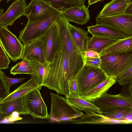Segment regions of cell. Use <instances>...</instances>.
<instances>
[{
  "label": "cell",
  "instance_id": "cell-38",
  "mask_svg": "<svg viewBox=\"0 0 132 132\" xmlns=\"http://www.w3.org/2000/svg\"><path fill=\"white\" fill-rule=\"evenodd\" d=\"M19 114L17 112H14L6 119H8V120L11 121L21 120L22 118L19 116Z\"/></svg>",
  "mask_w": 132,
  "mask_h": 132
},
{
  "label": "cell",
  "instance_id": "cell-24",
  "mask_svg": "<svg viewBox=\"0 0 132 132\" xmlns=\"http://www.w3.org/2000/svg\"><path fill=\"white\" fill-rule=\"evenodd\" d=\"M87 31L92 35H105L119 39L126 38L129 36L121 31L108 26L100 24L88 26Z\"/></svg>",
  "mask_w": 132,
  "mask_h": 132
},
{
  "label": "cell",
  "instance_id": "cell-15",
  "mask_svg": "<svg viewBox=\"0 0 132 132\" xmlns=\"http://www.w3.org/2000/svg\"><path fill=\"white\" fill-rule=\"evenodd\" d=\"M132 4V1L112 0L104 6L97 16H110L127 13Z\"/></svg>",
  "mask_w": 132,
  "mask_h": 132
},
{
  "label": "cell",
  "instance_id": "cell-31",
  "mask_svg": "<svg viewBox=\"0 0 132 132\" xmlns=\"http://www.w3.org/2000/svg\"><path fill=\"white\" fill-rule=\"evenodd\" d=\"M10 60L0 43V69L9 68Z\"/></svg>",
  "mask_w": 132,
  "mask_h": 132
},
{
  "label": "cell",
  "instance_id": "cell-27",
  "mask_svg": "<svg viewBox=\"0 0 132 132\" xmlns=\"http://www.w3.org/2000/svg\"><path fill=\"white\" fill-rule=\"evenodd\" d=\"M32 60L34 61L35 63L36 73L31 75V78L38 86H43V80L48 75L51 63L47 61L44 63H41L35 60Z\"/></svg>",
  "mask_w": 132,
  "mask_h": 132
},
{
  "label": "cell",
  "instance_id": "cell-39",
  "mask_svg": "<svg viewBox=\"0 0 132 132\" xmlns=\"http://www.w3.org/2000/svg\"><path fill=\"white\" fill-rule=\"evenodd\" d=\"M102 0H88V6L87 8H88L89 6L92 5L94 4L99 1H101Z\"/></svg>",
  "mask_w": 132,
  "mask_h": 132
},
{
  "label": "cell",
  "instance_id": "cell-19",
  "mask_svg": "<svg viewBox=\"0 0 132 132\" xmlns=\"http://www.w3.org/2000/svg\"><path fill=\"white\" fill-rule=\"evenodd\" d=\"M132 50V35L119 39L105 48L99 54L104 55L119 54Z\"/></svg>",
  "mask_w": 132,
  "mask_h": 132
},
{
  "label": "cell",
  "instance_id": "cell-17",
  "mask_svg": "<svg viewBox=\"0 0 132 132\" xmlns=\"http://www.w3.org/2000/svg\"><path fill=\"white\" fill-rule=\"evenodd\" d=\"M62 12L69 22H72L79 24H85L90 18L88 8L85 5L63 9Z\"/></svg>",
  "mask_w": 132,
  "mask_h": 132
},
{
  "label": "cell",
  "instance_id": "cell-40",
  "mask_svg": "<svg viewBox=\"0 0 132 132\" xmlns=\"http://www.w3.org/2000/svg\"><path fill=\"white\" fill-rule=\"evenodd\" d=\"M12 0H7V2H8L9 1H12Z\"/></svg>",
  "mask_w": 132,
  "mask_h": 132
},
{
  "label": "cell",
  "instance_id": "cell-4",
  "mask_svg": "<svg viewBox=\"0 0 132 132\" xmlns=\"http://www.w3.org/2000/svg\"><path fill=\"white\" fill-rule=\"evenodd\" d=\"M62 11H57L39 19L28 21L20 31L19 39L24 44L39 38L53 23L57 21Z\"/></svg>",
  "mask_w": 132,
  "mask_h": 132
},
{
  "label": "cell",
  "instance_id": "cell-43",
  "mask_svg": "<svg viewBox=\"0 0 132 132\" xmlns=\"http://www.w3.org/2000/svg\"><path fill=\"white\" fill-rule=\"evenodd\" d=\"M1 101V100L0 99V101Z\"/></svg>",
  "mask_w": 132,
  "mask_h": 132
},
{
  "label": "cell",
  "instance_id": "cell-32",
  "mask_svg": "<svg viewBox=\"0 0 132 132\" xmlns=\"http://www.w3.org/2000/svg\"><path fill=\"white\" fill-rule=\"evenodd\" d=\"M83 59L84 65L100 68L101 62V59L100 57L93 58L83 56Z\"/></svg>",
  "mask_w": 132,
  "mask_h": 132
},
{
  "label": "cell",
  "instance_id": "cell-36",
  "mask_svg": "<svg viewBox=\"0 0 132 132\" xmlns=\"http://www.w3.org/2000/svg\"><path fill=\"white\" fill-rule=\"evenodd\" d=\"M68 82L69 94L75 93L79 94L78 85L75 77L70 79Z\"/></svg>",
  "mask_w": 132,
  "mask_h": 132
},
{
  "label": "cell",
  "instance_id": "cell-29",
  "mask_svg": "<svg viewBox=\"0 0 132 132\" xmlns=\"http://www.w3.org/2000/svg\"><path fill=\"white\" fill-rule=\"evenodd\" d=\"M132 112V108L122 107L106 111L102 114L110 119L120 121L127 114Z\"/></svg>",
  "mask_w": 132,
  "mask_h": 132
},
{
  "label": "cell",
  "instance_id": "cell-33",
  "mask_svg": "<svg viewBox=\"0 0 132 132\" xmlns=\"http://www.w3.org/2000/svg\"><path fill=\"white\" fill-rule=\"evenodd\" d=\"M116 81L121 86H123L132 81V67Z\"/></svg>",
  "mask_w": 132,
  "mask_h": 132
},
{
  "label": "cell",
  "instance_id": "cell-7",
  "mask_svg": "<svg viewBox=\"0 0 132 132\" xmlns=\"http://www.w3.org/2000/svg\"><path fill=\"white\" fill-rule=\"evenodd\" d=\"M39 38L42 42L45 59L52 63L62 50L61 39L57 21L53 23Z\"/></svg>",
  "mask_w": 132,
  "mask_h": 132
},
{
  "label": "cell",
  "instance_id": "cell-1",
  "mask_svg": "<svg viewBox=\"0 0 132 132\" xmlns=\"http://www.w3.org/2000/svg\"><path fill=\"white\" fill-rule=\"evenodd\" d=\"M67 57L63 51L55 56L42 84L43 86L65 96L69 94L68 81L75 77L70 71Z\"/></svg>",
  "mask_w": 132,
  "mask_h": 132
},
{
  "label": "cell",
  "instance_id": "cell-11",
  "mask_svg": "<svg viewBox=\"0 0 132 132\" xmlns=\"http://www.w3.org/2000/svg\"><path fill=\"white\" fill-rule=\"evenodd\" d=\"M91 102L100 109L102 113L120 107L132 108V98L123 96L120 93L113 95L106 93Z\"/></svg>",
  "mask_w": 132,
  "mask_h": 132
},
{
  "label": "cell",
  "instance_id": "cell-6",
  "mask_svg": "<svg viewBox=\"0 0 132 132\" xmlns=\"http://www.w3.org/2000/svg\"><path fill=\"white\" fill-rule=\"evenodd\" d=\"M109 77L100 68L84 65L75 76L79 94L84 96Z\"/></svg>",
  "mask_w": 132,
  "mask_h": 132
},
{
  "label": "cell",
  "instance_id": "cell-42",
  "mask_svg": "<svg viewBox=\"0 0 132 132\" xmlns=\"http://www.w3.org/2000/svg\"><path fill=\"white\" fill-rule=\"evenodd\" d=\"M3 0H0V3Z\"/></svg>",
  "mask_w": 132,
  "mask_h": 132
},
{
  "label": "cell",
  "instance_id": "cell-30",
  "mask_svg": "<svg viewBox=\"0 0 132 132\" xmlns=\"http://www.w3.org/2000/svg\"><path fill=\"white\" fill-rule=\"evenodd\" d=\"M4 73L0 69V99L2 100L10 93V89L7 86L4 78Z\"/></svg>",
  "mask_w": 132,
  "mask_h": 132
},
{
  "label": "cell",
  "instance_id": "cell-28",
  "mask_svg": "<svg viewBox=\"0 0 132 132\" xmlns=\"http://www.w3.org/2000/svg\"><path fill=\"white\" fill-rule=\"evenodd\" d=\"M40 0L49 4L55 9L60 11L71 7L83 6L85 1V0Z\"/></svg>",
  "mask_w": 132,
  "mask_h": 132
},
{
  "label": "cell",
  "instance_id": "cell-23",
  "mask_svg": "<svg viewBox=\"0 0 132 132\" xmlns=\"http://www.w3.org/2000/svg\"><path fill=\"white\" fill-rule=\"evenodd\" d=\"M116 82V80L113 78L109 76L96 86L82 96L86 100L91 101H92L100 98L107 93L110 88Z\"/></svg>",
  "mask_w": 132,
  "mask_h": 132
},
{
  "label": "cell",
  "instance_id": "cell-26",
  "mask_svg": "<svg viewBox=\"0 0 132 132\" xmlns=\"http://www.w3.org/2000/svg\"><path fill=\"white\" fill-rule=\"evenodd\" d=\"M22 60L11 68L10 73L13 75L20 74H28L31 76L35 75L36 70L34 61L25 59Z\"/></svg>",
  "mask_w": 132,
  "mask_h": 132
},
{
  "label": "cell",
  "instance_id": "cell-16",
  "mask_svg": "<svg viewBox=\"0 0 132 132\" xmlns=\"http://www.w3.org/2000/svg\"><path fill=\"white\" fill-rule=\"evenodd\" d=\"M67 101L78 110L85 112H94L102 114L100 109L90 101L86 99L79 94L71 93L65 96Z\"/></svg>",
  "mask_w": 132,
  "mask_h": 132
},
{
  "label": "cell",
  "instance_id": "cell-34",
  "mask_svg": "<svg viewBox=\"0 0 132 132\" xmlns=\"http://www.w3.org/2000/svg\"><path fill=\"white\" fill-rule=\"evenodd\" d=\"M3 76L7 86L10 89L11 86L23 81L25 79V78H10L6 76L4 73Z\"/></svg>",
  "mask_w": 132,
  "mask_h": 132
},
{
  "label": "cell",
  "instance_id": "cell-10",
  "mask_svg": "<svg viewBox=\"0 0 132 132\" xmlns=\"http://www.w3.org/2000/svg\"><path fill=\"white\" fill-rule=\"evenodd\" d=\"M96 24L104 25L125 34L132 35V13H125L115 15L96 17Z\"/></svg>",
  "mask_w": 132,
  "mask_h": 132
},
{
  "label": "cell",
  "instance_id": "cell-8",
  "mask_svg": "<svg viewBox=\"0 0 132 132\" xmlns=\"http://www.w3.org/2000/svg\"><path fill=\"white\" fill-rule=\"evenodd\" d=\"M0 43L12 61L15 62L21 59L23 45L7 27L0 24Z\"/></svg>",
  "mask_w": 132,
  "mask_h": 132
},
{
  "label": "cell",
  "instance_id": "cell-12",
  "mask_svg": "<svg viewBox=\"0 0 132 132\" xmlns=\"http://www.w3.org/2000/svg\"><path fill=\"white\" fill-rule=\"evenodd\" d=\"M27 6L25 0H15L4 14L3 9H0V24L7 27L12 26L17 19L24 15Z\"/></svg>",
  "mask_w": 132,
  "mask_h": 132
},
{
  "label": "cell",
  "instance_id": "cell-9",
  "mask_svg": "<svg viewBox=\"0 0 132 132\" xmlns=\"http://www.w3.org/2000/svg\"><path fill=\"white\" fill-rule=\"evenodd\" d=\"M41 89H36L24 96L25 108L34 119H47L48 117L46 105L40 92Z\"/></svg>",
  "mask_w": 132,
  "mask_h": 132
},
{
  "label": "cell",
  "instance_id": "cell-25",
  "mask_svg": "<svg viewBox=\"0 0 132 132\" xmlns=\"http://www.w3.org/2000/svg\"><path fill=\"white\" fill-rule=\"evenodd\" d=\"M83 116L71 121V123L76 124H100L110 123V119L96 112H87Z\"/></svg>",
  "mask_w": 132,
  "mask_h": 132
},
{
  "label": "cell",
  "instance_id": "cell-3",
  "mask_svg": "<svg viewBox=\"0 0 132 132\" xmlns=\"http://www.w3.org/2000/svg\"><path fill=\"white\" fill-rule=\"evenodd\" d=\"M101 68L108 76L116 80L132 67V50L119 54L100 56Z\"/></svg>",
  "mask_w": 132,
  "mask_h": 132
},
{
  "label": "cell",
  "instance_id": "cell-22",
  "mask_svg": "<svg viewBox=\"0 0 132 132\" xmlns=\"http://www.w3.org/2000/svg\"><path fill=\"white\" fill-rule=\"evenodd\" d=\"M71 34L80 51L84 54L87 50L88 42L90 37L88 36V31L71 24L68 22Z\"/></svg>",
  "mask_w": 132,
  "mask_h": 132
},
{
  "label": "cell",
  "instance_id": "cell-20",
  "mask_svg": "<svg viewBox=\"0 0 132 132\" xmlns=\"http://www.w3.org/2000/svg\"><path fill=\"white\" fill-rule=\"evenodd\" d=\"M42 86H39L32 78L27 82L22 84L16 89L0 101V106L2 105L15 99L25 95L36 88H41Z\"/></svg>",
  "mask_w": 132,
  "mask_h": 132
},
{
  "label": "cell",
  "instance_id": "cell-13",
  "mask_svg": "<svg viewBox=\"0 0 132 132\" xmlns=\"http://www.w3.org/2000/svg\"><path fill=\"white\" fill-rule=\"evenodd\" d=\"M58 10L48 3L40 0H31L26 7L24 15L30 22Z\"/></svg>",
  "mask_w": 132,
  "mask_h": 132
},
{
  "label": "cell",
  "instance_id": "cell-14",
  "mask_svg": "<svg viewBox=\"0 0 132 132\" xmlns=\"http://www.w3.org/2000/svg\"><path fill=\"white\" fill-rule=\"evenodd\" d=\"M25 59L29 61L35 60L41 63L46 61L42 42L39 38L24 45L21 59Z\"/></svg>",
  "mask_w": 132,
  "mask_h": 132
},
{
  "label": "cell",
  "instance_id": "cell-35",
  "mask_svg": "<svg viewBox=\"0 0 132 132\" xmlns=\"http://www.w3.org/2000/svg\"><path fill=\"white\" fill-rule=\"evenodd\" d=\"M123 86L121 95L126 97L132 98V81Z\"/></svg>",
  "mask_w": 132,
  "mask_h": 132
},
{
  "label": "cell",
  "instance_id": "cell-41",
  "mask_svg": "<svg viewBox=\"0 0 132 132\" xmlns=\"http://www.w3.org/2000/svg\"><path fill=\"white\" fill-rule=\"evenodd\" d=\"M126 1H132V0H126Z\"/></svg>",
  "mask_w": 132,
  "mask_h": 132
},
{
  "label": "cell",
  "instance_id": "cell-2",
  "mask_svg": "<svg viewBox=\"0 0 132 132\" xmlns=\"http://www.w3.org/2000/svg\"><path fill=\"white\" fill-rule=\"evenodd\" d=\"M69 22L62 12L57 21L62 45V50L67 56L71 72L75 77L84 65V54L80 50L70 33Z\"/></svg>",
  "mask_w": 132,
  "mask_h": 132
},
{
  "label": "cell",
  "instance_id": "cell-37",
  "mask_svg": "<svg viewBox=\"0 0 132 132\" xmlns=\"http://www.w3.org/2000/svg\"><path fill=\"white\" fill-rule=\"evenodd\" d=\"M84 56L90 57H100L99 54L97 52L92 50L85 51L84 53Z\"/></svg>",
  "mask_w": 132,
  "mask_h": 132
},
{
  "label": "cell",
  "instance_id": "cell-21",
  "mask_svg": "<svg viewBox=\"0 0 132 132\" xmlns=\"http://www.w3.org/2000/svg\"><path fill=\"white\" fill-rule=\"evenodd\" d=\"M119 39L105 35H93L88 42L87 51H94L100 54L106 47Z\"/></svg>",
  "mask_w": 132,
  "mask_h": 132
},
{
  "label": "cell",
  "instance_id": "cell-5",
  "mask_svg": "<svg viewBox=\"0 0 132 132\" xmlns=\"http://www.w3.org/2000/svg\"><path fill=\"white\" fill-rule=\"evenodd\" d=\"M51 100L50 112L47 119L52 122L70 121L84 114L70 105L65 98L50 93Z\"/></svg>",
  "mask_w": 132,
  "mask_h": 132
},
{
  "label": "cell",
  "instance_id": "cell-18",
  "mask_svg": "<svg viewBox=\"0 0 132 132\" xmlns=\"http://www.w3.org/2000/svg\"><path fill=\"white\" fill-rule=\"evenodd\" d=\"M24 96L0 106V122L6 119L14 112H17L19 114H28L24 106Z\"/></svg>",
  "mask_w": 132,
  "mask_h": 132
}]
</instances>
